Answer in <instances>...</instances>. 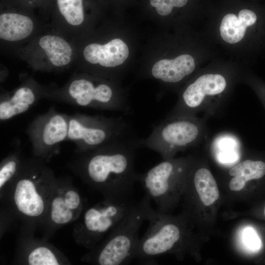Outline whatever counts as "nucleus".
<instances>
[{
    "mask_svg": "<svg viewBox=\"0 0 265 265\" xmlns=\"http://www.w3.org/2000/svg\"><path fill=\"white\" fill-rule=\"evenodd\" d=\"M257 20L256 14L249 9H242L238 17L235 14H226L222 19L220 26L222 38L230 44H235L244 37L247 26L254 24Z\"/></svg>",
    "mask_w": 265,
    "mask_h": 265,
    "instance_id": "17",
    "label": "nucleus"
},
{
    "mask_svg": "<svg viewBox=\"0 0 265 265\" xmlns=\"http://www.w3.org/2000/svg\"><path fill=\"white\" fill-rule=\"evenodd\" d=\"M80 198L75 191H67L64 195L57 196L53 200L51 217L56 224H65L73 217V211L80 206Z\"/></svg>",
    "mask_w": 265,
    "mask_h": 265,
    "instance_id": "19",
    "label": "nucleus"
},
{
    "mask_svg": "<svg viewBox=\"0 0 265 265\" xmlns=\"http://www.w3.org/2000/svg\"><path fill=\"white\" fill-rule=\"evenodd\" d=\"M227 87V80L222 74L201 75L186 86L164 118L198 116L199 113L207 119L215 116L226 105Z\"/></svg>",
    "mask_w": 265,
    "mask_h": 265,
    "instance_id": "5",
    "label": "nucleus"
},
{
    "mask_svg": "<svg viewBox=\"0 0 265 265\" xmlns=\"http://www.w3.org/2000/svg\"><path fill=\"white\" fill-rule=\"evenodd\" d=\"M47 100L100 110L116 111L124 115L133 110L127 98L113 84L97 76L75 71L61 87L52 85Z\"/></svg>",
    "mask_w": 265,
    "mask_h": 265,
    "instance_id": "2",
    "label": "nucleus"
},
{
    "mask_svg": "<svg viewBox=\"0 0 265 265\" xmlns=\"http://www.w3.org/2000/svg\"><path fill=\"white\" fill-rule=\"evenodd\" d=\"M51 86L42 85L33 78L27 77L16 88L1 93L0 121H8L25 113L40 100L46 99Z\"/></svg>",
    "mask_w": 265,
    "mask_h": 265,
    "instance_id": "12",
    "label": "nucleus"
},
{
    "mask_svg": "<svg viewBox=\"0 0 265 265\" xmlns=\"http://www.w3.org/2000/svg\"><path fill=\"white\" fill-rule=\"evenodd\" d=\"M196 190L202 202L210 206L219 197V190L211 172L205 167H199L194 171L191 177Z\"/></svg>",
    "mask_w": 265,
    "mask_h": 265,
    "instance_id": "20",
    "label": "nucleus"
},
{
    "mask_svg": "<svg viewBox=\"0 0 265 265\" xmlns=\"http://www.w3.org/2000/svg\"><path fill=\"white\" fill-rule=\"evenodd\" d=\"M204 117L164 119L153 125L151 134L142 139V145L158 153L163 159L173 158L179 152L199 145L207 137Z\"/></svg>",
    "mask_w": 265,
    "mask_h": 265,
    "instance_id": "4",
    "label": "nucleus"
},
{
    "mask_svg": "<svg viewBox=\"0 0 265 265\" xmlns=\"http://www.w3.org/2000/svg\"><path fill=\"white\" fill-rule=\"evenodd\" d=\"M264 212H265V211H264Z\"/></svg>",
    "mask_w": 265,
    "mask_h": 265,
    "instance_id": "27",
    "label": "nucleus"
},
{
    "mask_svg": "<svg viewBox=\"0 0 265 265\" xmlns=\"http://www.w3.org/2000/svg\"><path fill=\"white\" fill-rule=\"evenodd\" d=\"M28 176L17 182L14 198L18 210L25 215L37 216L43 212L44 203L38 193L33 180Z\"/></svg>",
    "mask_w": 265,
    "mask_h": 265,
    "instance_id": "16",
    "label": "nucleus"
},
{
    "mask_svg": "<svg viewBox=\"0 0 265 265\" xmlns=\"http://www.w3.org/2000/svg\"><path fill=\"white\" fill-rule=\"evenodd\" d=\"M69 115L58 112L52 107L36 117L26 130L34 153L49 157L56 153L61 144L67 140Z\"/></svg>",
    "mask_w": 265,
    "mask_h": 265,
    "instance_id": "9",
    "label": "nucleus"
},
{
    "mask_svg": "<svg viewBox=\"0 0 265 265\" xmlns=\"http://www.w3.org/2000/svg\"><path fill=\"white\" fill-rule=\"evenodd\" d=\"M245 183L240 176H233L229 183L230 189L233 191L240 190L244 187Z\"/></svg>",
    "mask_w": 265,
    "mask_h": 265,
    "instance_id": "26",
    "label": "nucleus"
},
{
    "mask_svg": "<svg viewBox=\"0 0 265 265\" xmlns=\"http://www.w3.org/2000/svg\"><path fill=\"white\" fill-rule=\"evenodd\" d=\"M74 42L76 54L73 68L75 71L88 73L94 66H98L100 69L96 76H100L102 70L122 64L129 55L127 45L119 38L104 44L89 42L82 38Z\"/></svg>",
    "mask_w": 265,
    "mask_h": 265,
    "instance_id": "10",
    "label": "nucleus"
},
{
    "mask_svg": "<svg viewBox=\"0 0 265 265\" xmlns=\"http://www.w3.org/2000/svg\"><path fill=\"white\" fill-rule=\"evenodd\" d=\"M188 0H150L151 5L161 16L169 14L174 7H181L186 4Z\"/></svg>",
    "mask_w": 265,
    "mask_h": 265,
    "instance_id": "24",
    "label": "nucleus"
},
{
    "mask_svg": "<svg viewBox=\"0 0 265 265\" xmlns=\"http://www.w3.org/2000/svg\"><path fill=\"white\" fill-rule=\"evenodd\" d=\"M56 3L51 27L73 42L86 34L89 23L83 0H56Z\"/></svg>",
    "mask_w": 265,
    "mask_h": 265,
    "instance_id": "14",
    "label": "nucleus"
},
{
    "mask_svg": "<svg viewBox=\"0 0 265 265\" xmlns=\"http://www.w3.org/2000/svg\"><path fill=\"white\" fill-rule=\"evenodd\" d=\"M146 195L135 202L122 219L111 230L108 239L95 254L100 265H122L135 259L142 223L155 213Z\"/></svg>",
    "mask_w": 265,
    "mask_h": 265,
    "instance_id": "3",
    "label": "nucleus"
},
{
    "mask_svg": "<svg viewBox=\"0 0 265 265\" xmlns=\"http://www.w3.org/2000/svg\"><path fill=\"white\" fill-rule=\"evenodd\" d=\"M135 133L122 116L106 117L81 113L69 115L67 140L73 142L77 152L94 150Z\"/></svg>",
    "mask_w": 265,
    "mask_h": 265,
    "instance_id": "7",
    "label": "nucleus"
},
{
    "mask_svg": "<svg viewBox=\"0 0 265 265\" xmlns=\"http://www.w3.org/2000/svg\"><path fill=\"white\" fill-rule=\"evenodd\" d=\"M194 59L187 54L173 59H164L157 62L152 68V76L168 83H177L194 71Z\"/></svg>",
    "mask_w": 265,
    "mask_h": 265,
    "instance_id": "15",
    "label": "nucleus"
},
{
    "mask_svg": "<svg viewBox=\"0 0 265 265\" xmlns=\"http://www.w3.org/2000/svg\"><path fill=\"white\" fill-rule=\"evenodd\" d=\"M28 262L30 265H58L59 263L54 254L49 248L39 247L29 254Z\"/></svg>",
    "mask_w": 265,
    "mask_h": 265,
    "instance_id": "22",
    "label": "nucleus"
},
{
    "mask_svg": "<svg viewBox=\"0 0 265 265\" xmlns=\"http://www.w3.org/2000/svg\"><path fill=\"white\" fill-rule=\"evenodd\" d=\"M242 239L245 245L252 251L259 250L261 241L255 230L251 227H246L242 233Z\"/></svg>",
    "mask_w": 265,
    "mask_h": 265,
    "instance_id": "25",
    "label": "nucleus"
},
{
    "mask_svg": "<svg viewBox=\"0 0 265 265\" xmlns=\"http://www.w3.org/2000/svg\"><path fill=\"white\" fill-rule=\"evenodd\" d=\"M142 139L134 133L82 155V173L92 185L105 192L107 199L131 200L139 173L134 164Z\"/></svg>",
    "mask_w": 265,
    "mask_h": 265,
    "instance_id": "1",
    "label": "nucleus"
},
{
    "mask_svg": "<svg viewBox=\"0 0 265 265\" xmlns=\"http://www.w3.org/2000/svg\"><path fill=\"white\" fill-rule=\"evenodd\" d=\"M134 203L132 200L107 199L87 210L84 215V222L89 244L95 242L106 233L111 231Z\"/></svg>",
    "mask_w": 265,
    "mask_h": 265,
    "instance_id": "13",
    "label": "nucleus"
},
{
    "mask_svg": "<svg viewBox=\"0 0 265 265\" xmlns=\"http://www.w3.org/2000/svg\"><path fill=\"white\" fill-rule=\"evenodd\" d=\"M18 156L12 155L5 159L1 165L0 168V187L10 180L18 170L19 161Z\"/></svg>",
    "mask_w": 265,
    "mask_h": 265,
    "instance_id": "23",
    "label": "nucleus"
},
{
    "mask_svg": "<svg viewBox=\"0 0 265 265\" xmlns=\"http://www.w3.org/2000/svg\"><path fill=\"white\" fill-rule=\"evenodd\" d=\"M191 161L188 158L163 159L147 172L138 174V182L145 195L156 204L158 212L165 213L172 204L174 187L186 177Z\"/></svg>",
    "mask_w": 265,
    "mask_h": 265,
    "instance_id": "8",
    "label": "nucleus"
},
{
    "mask_svg": "<svg viewBox=\"0 0 265 265\" xmlns=\"http://www.w3.org/2000/svg\"><path fill=\"white\" fill-rule=\"evenodd\" d=\"M50 27L44 22L26 13L2 12L0 14L1 49L15 53Z\"/></svg>",
    "mask_w": 265,
    "mask_h": 265,
    "instance_id": "11",
    "label": "nucleus"
},
{
    "mask_svg": "<svg viewBox=\"0 0 265 265\" xmlns=\"http://www.w3.org/2000/svg\"><path fill=\"white\" fill-rule=\"evenodd\" d=\"M210 145L219 161L230 163L239 159L242 144L236 135L226 132L215 136Z\"/></svg>",
    "mask_w": 265,
    "mask_h": 265,
    "instance_id": "18",
    "label": "nucleus"
},
{
    "mask_svg": "<svg viewBox=\"0 0 265 265\" xmlns=\"http://www.w3.org/2000/svg\"><path fill=\"white\" fill-rule=\"evenodd\" d=\"M33 70L60 73L73 68L75 43L51 27L15 53Z\"/></svg>",
    "mask_w": 265,
    "mask_h": 265,
    "instance_id": "6",
    "label": "nucleus"
},
{
    "mask_svg": "<svg viewBox=\"0 0 265 265\" xmlns=\"http://www.w3.org/2000/svg\"><path fill=\"white\" fill-rule=\"evenodd\" d=\"M229 174L232 177L240 176L245 182L259 179L265 175V162L262 160L245 159L232 167Z\"/></svg>",
    "mask_w": 265,
    "mask_h": 265,
    "instance_id": "21",
    "label": "nucleus"
}]
</instances>
